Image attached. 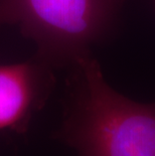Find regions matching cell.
Listing matches in <instances>:
<instances>
[{
	"instance_id": "cell-1",
	"label": "cell",
	"mask_w": 155,
	"mask_h": 156,
	"mask_svg": "<svg viewBox=\"0 0 155 156\" xmlns=\"http://www.w3.org/2000/svg\"><path fill=\"white\" fill-rule=\"evenodd\" d=\"M70 67L58 139L78 156H155V102L118 93L91 55Z\"/></svg>"
},
{
	"instance_id": "cell-2",
	"label": "cell",
	"mask_w": 155,
	"mask_h": 156,
	"mask_svg": "<svg viewBox=\"0 0 155 156\" xmlns=\"http://www.w3.org/2000/svg\"><path fill=\"white\" fill-rule=\"evenodd\" d=\"M119 0H0V22L18 26L51 67L72 66L112 30Z\"/></svg>"
},
{
	"instance_id": "cell-3",
	"label": "cell",
	"mask_w": 155,
	"mask_h": 156,
	"mask_svg": "<svg viewBox=\"0 0 155 156\" xmlns=\"http://www.w3.org/2000/svg\"><path fill=\"white\" fill-rule=\"evenodd\" d=\"M55 85L51 66L38 56L0 65V130L25 132L45 105Z\"/></svg>"
},
{
	"instance_id": "cell-4",
	"label": "cell",
	"mask_w": 155,
	"mask_h": 156,
	"mask_svg": "<svg viewBox=\"0 0 155 156\" xmlns=\"http://www.w3.org/2000/svg\"><path fill=\"white\" fill-rule=\"evenodd\" d=\"M119 1H120V2H122V1H123V0H119Z\"/></svg>"
},
{
	"instance_id": "cell-5",
	"label": "cell",
	"mask_w": 155,
	"mask_h": 156,
	"mask_svg": "<svg viewBox=\"0 0 155 156\" xmlns=\"http://www.w3.org/2000/svg\"><path fill=\"white\" fill-rule=\"evenodd\" d=\"M0 25H1V22H0Z\"/></svg>"
}]
</instances>
